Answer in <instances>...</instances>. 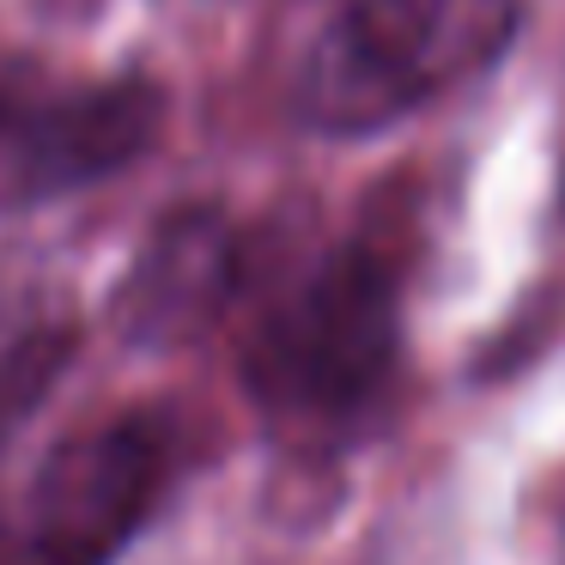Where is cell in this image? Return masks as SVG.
I'll use <instances>...</instances> for the list:
<instances>
[{
  "mask_svg": "<svg viewBox=\"0 0 565 565\" xmlns=\"http://www.w3.org/2000/svg\"><path fill=\"white\" fill-rule=\"evenodd\" d=\"M402 341L395 280L371 249H329L249 329V390L280 419H341L383 390Z\"/></svg>",
  "mask_w": 565,
  "mask_h": 565,
  "instance_id": "obj_1",
  "label": "cell"
},
{
  "mask_svg": "<svg viewBox=\"0 0 565 565\" xmlns=\"http://www.w3.org/2000/svg\"><path fill=\"white\" fill-rule=\"evenodd\" d=\"M164 475L171 438L147 414L55 444L25 499V565H110L152 516Z\"/></svg>",
  "mask_w": 565,
  "mask_h": 565,
  "instance_id": "obj_3",
  "label": "cell"
},
{
  "mask_svg": "<svg viewBox=\"0 0 565 565\" xmlns=\"http://www.w3.org/2000/svg\"><path fill=\"white\" fill-rule=\"evenodd\" d=\"M511 38V0H353L317 38L298 116L322 135H365L431 86L480 67Z\"/></svg>",
  "mask_w": 565,
  "mask_h": 565,
  "instance_id": "obj_2",
  "label": "cell"
},
{
  "mask_svg": "<svg viewBox=\"0 0 565 565\" xmlns=\"http://www.w3.org/2000/svg\"><path fill=\"white\" fill-rule=\"evenodd\" d=\"M159 122L164 92L147 79H116V86L43 104L19 122H0L7 183L13 195H62L79 183H104L159 140Z\"/></svg>",
  "mask_w": 565,
  "mask_h": 565,
  "instance_id": "obj_4",
  "label": "cell"
},
{
  "mask_svg": "<svg viewBox=\"0 0 565 565\" xmlns=\"http://www.w3.org/2000/svg\"><path fill=\"white\" fill-rule=\"evenodd\" d=\"M237 280V237L213 207H183L147 237L140 262L128 268L122 292H116V317L122 334L147 347L189 341L213 310L232 298Z\"/></svg>",
  "mask_w": 565,
  "mask_h": 565,
  "instance_id": "obj_5",
  "label": "cell"
}]
</instances>
